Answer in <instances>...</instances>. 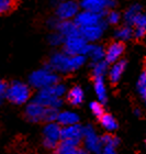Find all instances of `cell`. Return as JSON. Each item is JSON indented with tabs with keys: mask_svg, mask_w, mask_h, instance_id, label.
<instances>
[{
	"mask_svg": "<svg viewBox=\"0 0 146 154\" xmlns=\"http://www.w3.org/2000/svg\"><path fill=\"white\" fill-rule=\"evenodd\" d=\"M86 62V56L83 54L68 55L66 53H56L51 57L45 68L59 73H70L81 67Z\"/></svg>",
	"mask_w": 146,
	"mask_h": 154,
	"instance_id": "6da1fadb",
	"label": "cell"
},
{
	"mask_svg": "<svg viewBox=\"0 0 146 154\" xmlns=\"http://www.w3.org/2000/svg\"><path fill=\"white\" fill-rule=\"evenodd\" d=\"M66 91V88L62 84H54L51 86L41 88L34 101L38 103L44 107H53V108H59L63 105V99L60 97Z\"/></svg>",
	"mask_w": 146,
	"mask_h": 154,
	"instance_id": "7a4b0ae2",
	"label": "cell"
},
{
	"mask_svg": "<svg viewBox=\"0 0 146 154\" xmlns=\"http://www.w3.org/2000/svg\"><path fill=\"white\" fill-rule=\"evenodd\" d=\"M5 96L16 105H22L29 100L31 96V90L29 86L20 82H13L6 90Z\"/></svg>",
	"mask_w": 146,
	"mask_h": 154,
	"instance_id": "3957f363",
	"label": "cell"
},
{
	"mask_svg": "<svg viewBox=\"0 0 146 154\" xmlns=\"http://www.w3.org/2000/svg\"><path fill=\"white\" fill-rule=\"evenodd\" d=\"M63 44L64 53H66L68 55H86L89 53V50L91 46V44H88V42L81 35H74L65 38Z\"/></svg>",
	"mask_w": 146,
	"mask_h": 154,
	"instance_id": "277c9868",
	"label": "cell"
},
{
	"mask_svg": "<svg viewBox=\"0 0 146 154\" xmlns=\"http://www.w3.org/2000/svg\"><path fill=\"white\" fill-rule=\"evenodd\" d=\"M59 78L53 71H50L47 68L44 69H40V71H35L32 73L29 78V82L31 86L34 88H44V87L51 86L54 84H57Z\"/></svg>",
	"mask_w": 146,
	"mask_h": 154,
	"instance_id": "5b68a950",
	"label": "cell"
},
{
	"mask_svg": "<svg viewBox=\"0 0 146 154\" xmlns=\"http://www.w3.org/2000/svg\"><path fill=\"white\" fill-rule=\"evenodd\" d=\"M81 8L87 11L105 14L107 9H113L117 6L115 0H81Z\"/></svg>",
	"mask_w": 146,
	"mask_h": 154,
	"instance_id": "8992f818",
	"label": "cell"
},
{
	"mask_svg": "<svg viewBox=\"0 0 146 154\" xmlns=\"http://www.w3.org/2000/svg\"><path fill=\"white\" fill-rule=\"evenodd\" d=\"M103 17H105L103 13H97L84 10L83 12H78L75 16L74 22L78 28L95 26V24H100V22L103 20Z\"/></svg>",
	"mask_w": 146,
	"mask_h": 154,
	"instance_id": "52a82bcc",
	"label": "cell"
},
{
	"mask_svg": "<svg viewBox=\"0 0 146 154\" xmlns=\"http://www.w3.org/2000/svg\"><path fill=\"white\" fill-rule=\"evenodd\" d=\"M83 138H84V141H85V145H86L88 151L95 152V153L101 152L102 144H101V141H100V138L97 135L95 129L92 128L91 125L84 127Z\"/></svg>",
	"mask_w": 146,
	"mask_h": 154,
	"instance_id": "ba28073f",
	"label": "cell"
},
{
	"mask_svg": "<svg viewBox=\"0 0 146 154\" xmlns=\"http://www.w3.org/2000/svg\"><path fill=\"white\" fill-rule=\"evenodd\" d=\"M79 10V5L74 0H66L62 1L57 5L56 14L59 20H70L75 18Z\"/></svg>",
	"mask_w": 146,
	"mask_h": 154,
	"instance_id": "9c48e42d",
	"label": "cell"
},
{
	"mask_svg": "<svg viewBox=\"0 0 146 154\" xmlns=\"http://www.w3.org/2000/svg\"><path fill=\"white\" fill-rule=\"evenodd\" d=\"M105 28H107V22L103 19L100 22V24L79 28L80 35L83 36L87 42H96L97 40H99L102 36V33H103Z\"/></svg>",
	"mask_w": 146,
	"mask_h": 154,
	"instance_id": "30bf717a",
	"label": "cell"
},
{
	"mask_svg": "<svg viewBox=\"0 0 146 154\" xmlns=\"http://www.w3.org/2000/svg\"><path fill=\"white\" fill-rule=\"evenodd\" d=\"M79 139H63L59 143H57V146L55 149V152L58 154H84L87 153V151H83L79 149L80 144Z\"/></svg>",
	"mask_w": 146,
	"mask_h": 154,
	"instance_id": "8fae6325",
	"label": "cell"
},
{
	"mask_svg": "<svg viewBox=\"0 0 146 154\" xmlns=\"http://www.w3.org/2000/svg\"><path fill=\"white\" fill-rule=\"evenodd\" d=\"M124 48H124L123 42L117 41L111 43L108 46V48L105 50V61L108 62L109 64H113L114 62L119 61L120 57L122 56V54L124 53Z\"/></svg>",
	"mask_w": 146,
	"mask_h": 154,
	"instance_id": "7c38bea8",
	"label": "cell"
},
{
	"mask_svg": "<svg viewBox=\"0 0 146 154\" xmlns=\"http://www.w3.org/2000/svg\"><path fill=\"white\" fill-rule=\"evenodd\" d=\"M55 29L64 36V38H68V36L74 35H80L79 28L75 24V22L70 21V20H58L57 24L55 26Z\"/></svg>",
	"mask_w": 146,
	"mask_h": 154,
	"instance_id": "4fadbf2b",
	"label": "cell"
},
{
	"mask_svg": "<svg viewBox=\"0 0 146 154\" xmlns=\"http://www.w3.org/2000/svg\"><path fill=\"white\" fill-rule=\"evenodd\" d=\"M45 107L40 105L36 101L29 103L26 108V117L30 122H40L43 121V115H44Z\"/></svg>",
	"mask_w": 146,
	"mask_h": 154,
	"instance_id": "5bb4252c",
	"label": "cell"
},
{
	"mask_svg": "<svg viewBox=\"0 0 146 154\" xmlns=\"http://www.w3.org/2000/svg\"><path fill=\"white\" fill-rule=\"evenodd\" d=\"M84 127L78 123H74L69 125H64L60 130V140L63 139H83Z\"/></svg>",
	"mask_w": 146,
	"mask_h": 154,
	"instance_id": "9a60e30c",
	"label": "cell"
},
{
	"mask_svg": "<svg viewBox=\"0 0 146 154\" xmlns=\"http://www.w3.org/2000/svg\"><path fill=\"white\" fill-rule=\"evenodd\" d=\"M126 61L124 60H119V61L114 62L111 68L108 71L109 73V79L112 84L117 83L121 79V76L123 75L125 68H126Z\"/></svg>",
	"mask_w": 146,
	"mask_h": 154,
	"instance_id": "2e32d148",
	"label": "cell"
},
{
	"mask_svg": "<svg viewBox=\"0 0 146 154\" xmlns=\"http://www.w3.org/2000/svg\"><path fill=\"white\" fill-rule=\"evenodd\" d=\"M102 144V152L105 154H114L115 150L120 144V139L111 134H105L100 138Z\"/></svg>",
	"mask_w": 146,
	"mask_h": 154,
	"instance_id": "e0dca14e",
	"label": "cell"
},
{
	"mask_svg": "<svg viewBox=\"0 0 146 154\" xmlns=\"http://www.w3.org/2000/svg\"><path fill=\"white\" fill-rule=\"evenodd\" d=\"M60 130H62V127H60L58 122H48V125H45L44 130H43L44 138L51 139V140H54V141H59Z\"/></svg>",
	"mask_w": 146,
	"mask_h": 154,
	"instance_id": "ac0fdd59",
	"label": "cell"
},
{
	"mask_svg": "<svg viewBox=\"0 0 146 154\" xmlns=\"http://www.w3.org/2000/svg\"><path fill=\"white\" fill-rule=\"evenodd\" d=\"M95 93L100 103H107L108 96H107V88H105L103 77H95Z\"/></svg>",
	"mask_w": 146,
	"mask_h": 154,
	"instance_id": "d6986e66",
	"label": "cell"
},
{
	"mask_svg": "<svg viewBox=\"0 0 146 154\" xmlns=\"http://www.w3.org/2000/svg\"><path fill=\"white\" fill-rule=\"evenodd\" d=\"M84 97L83 89L79 86H75L67 94V101L73 106H78L84 101Z\"/></svg>",
	"mask_w": 146,
	"mask_h": 154,
	"instance_id": "ffe728a7",
	"label": "cell"
},
{
	"mask_svg": "<svg viewBox=\"0 0 146 154\" xmlns=\"http://www.w3.org/2000/svg\"><path fill=\"white\" fill-rule=\"evenodd\" d=\"M56 121L59 123L60 125H74V123H78L79 122V117L75 112L71 111H63V112H58L57 120Z\"/></svg>",
	"mask_w": 146,
	"mask_h": 154,
	"instance_id": "44dd1931",
	"label": "cell"
},
{
	"mask_svg": "<svg viewBox=\"0 0 146 154\" xmlns=\"http://www.w3.org/2000/svg\"><path fill=\"white\" fill-rule=\"evenodd\" d=\"M109 71V63L105 60H101L92 63V74L93 77H103Z\"/></svg>",
	"mask_w": 146,
	"mask_h": 154,
	"instance_id": "7402d4cb",
	"label": "cell"
},
{
	"mask_svg": "<svg viewBox=\"0 0 146 154\" xmlns=\"http://www.w3.org/2000/svg\"><path fill=\"white\" fill-rule=\"evenodd\" d=\"M100 123L107 131H115L117 129V120L109 113H103L100 117Z\"/></svg>",
	"mask_w": 146,
	"mask_h": 154,
	"instance_id": "603a6c76",
	"label": "cell"
},
{
	"mask_svg": "<svg viewBox=\"0 0 146 154\" xmlns=\"http://www.w3.org/2000/svg\"><path fill=\"white\" fill-rule=\"evenodd\" d=\"M140 12H142V7L140 5H133V6H131L129 9L125 11L124 13V21L129 24V26H132V23H133V20L135 19V17Z\"/></svg>",
	"mask_w": 146,
	"mask_h": 154,
	"instance_id": "cb8c5ba5",
	"label": "cell"
},
{
	"mask_svg": "<svg viewBox=\"0 0 146 154\" xmlns=\"http://www.w3.org/2000/svg\"><path fill=\"white\" fill-rule=\"evenodd\" d=\"M115 38L121 42L129 41L130 38H133V29L129 24L125 26H121L120 29H117V32H115Z\"/></svg>",
	"mask_w": 146,
	"mask_h": 154,
	"instance_id": "d4e9b609",
	"label": "cell"
},
{
	"mask_svg": "<svg viewBox=\"0 0 146 154\" xmlns=\"http://www.w3.org/2000/svg\"><path fill=\"white\" fill-rule=\"evenodd\" d=\"M89 55H90V57L93 62H98V61H101L105 58V50L102 48L101 45H93L91 44L90 46V50H89Z\"/></svg>",
	"mask_w": 146,
	"mask_h": 154,
	"instance_id": "484cf974",
	"label": "cell"
},
{
	"mask_svg": "<svg viewBox=\"0 0 146 154\" xmlns=\"http://www.w3.org/2000/svg\"><path fill=\"white\" fill-rule=\"evenodd\" d=\"M58 108H53V107H45L44 115H43V121L45 122H53L57 120L58 116Z\"/></svg>",
	"mask_w": 146,
	"mask_h": 154,
	"instance_id": "4316f807",
	"label": "cell"
},
{
	"mask_svg": "<svg viewBox=\"0 0 146 154\" xmlns=\"http://www.w3.org/2000/svg\"><path fill=\"white\" fill-rule=\"evenodd\" d=\"M17 6V0H0V16L11 12Z\"/></svg>",
	"mask_w": 146,
	"mask_h": 154,
	"instance_id": "83f0119b",
	"label": "cell"
},
{
	"mask_svg": "<svg viewBox=\"0 0 146 154\" xmlns=\"http://www.w3.org/2000/svg\"><path fill=\"white\" fill-rule=\"evenodd\" d=\"M105 20H107V23L112 24V26L117 24L121 20L120 13L114 11V10H111V11H109V12H105Z\"/></svg>",
	"mask_w": 146,
	"mask_h": 154,
	"instance_id": "f1b7e54d",
	"label": "cell"
},
{
	"mask_svg": "<svg viewBox=\"0 0 146 154\" xmlns=\"http://www.w3.org/2000/svg\"><path fill=\"white\" fill-rule=\"evenodd\" d=\"M90 110H91V112L96 116V117H98L100 118L103 113H105V109H103V106H102V103L100 101H92L90 103Z\"/></svg>",
	"mask_w": 146,
	"mask_h": 154,
	"instance_id": "f546056e",
	"label": "cell"
},
{
	"mask_svg": "<svg viewBox=\"0 0 146 154\" xmlns=\"http://www.w3.org/2000/svg\"><path fill=\"white\" fill-rule=\"evenodd\" d=\"M132 26H134L135 28H145L146 29V14L140 12L135 17V19L133 20Z\"/></svg>",
	"mask_w": 146,
	"mask_h": 154,
	"instance_id": "4dcf8cb0",
	"label": "cell"
},
{
	"mask_svg": "<svg viewBox=\"0 0 146 154\" xmlns=\"http://www.w3.org/2000/svg\"><path fill=\"white\" fill-rule=\"evenodd\" d=\"M64 40H65V38H64V36L62 35L59 32H58V33H54V34L50 35V38H48V41H50V43H51L52 45L63 44Z\"/></svg>",
	"mask_w": 146,
	"mask_h": 154,
	"instance_id": "1f68e13d",
	"label": "cell"
},
{
	"mask_svg": "<svg viewBox=\"0 0 146 154\" xmlns=\"http://www.w3.org/2000/svg\"><path fill=\"white\" fill-rule=\"evenodd\" d=\"M57 143L58 141H54V140H51V139L47 138H44V140H43V145L48 150H55L57 146Z\"/></svg>",
	"mask_w": 146,
	"mask_h": 154,
	"instance_id": "d6a6232c",
	"label": "cell"
},
{
	"mask_svg": "<svg viewBox=\"0 0 146 154\" xmlns=\"http://www.w3.org/2000/svg\"><path fill=\"white\" fill-rule=\"evenodd\" d=\"M146 35V29L145 28H135L133 30V36L137 40H141Z\"/></svg>",
	"mask_w": 146,
	"mask_h": 154,
	"instance_id": "836d02e7",
	"label": "cell"
},
{
	"mask_svg": "<svg viewBox=\"0 0 146 154\" xmlns=\"http://www.w3.org/2000/svg\"><path fill=\"white\" fill-rule=\"evenodd\" d=\"M137 89H138V94L143 97L144 99H146V84H142V85H137Z\"/></svg>",
	"mask_w": 146,
	"mask_h": 154,
	"instance_id": "e575fe53",
	"label": "cell"
},
{
	"mask_svg": "<svg viewBox=\"0 0 146 154\" xmlns=\"http://www.w3.org/2000/svg\"><path fill=\"white\" fill-rule=\"evenodd\" d=\"M7 88H8V85H7L6 82L0 80V96H5L6 95Z\"/></svg>",
	"mask_w": 146,
	"mask_h": 154,
	"instance_id": "d590c367",
	"label": "cell"
},
{
	"mask_svg": "<svg viewBox=\"0 0 146 154\" xmlns=\"http://www.w3.org/2000/svg\"><path fill=\"white\" fill-rule=\"evenodd\" d=\"M134 113H135V116H141V113H142V111H141V109H135L134 110Z\"/></svg>",
	"mask_w": 146,
	"mask_h": 154,
	"instance_id": "8d00e7d4",
	"label": "cell"
},
{
	"mask_svg": "<svg viewBox=\"0 0 146 154\" xmlns=\"http://www.w3.org/2000/svg\"><path fill=\"white\" fill-rule=\"evenodd\" d=\"M2 98H3V96H0V103H2Z\"/></svg>",
	"mask_w": 146,
	"mask_h": 154,
	"instance_id": "74e56055",
	"label": "cell"
},
{
	"mask_svg": "<svg viewBox=\"0 0 146 154\" xmlns=\"http://www.w3.org/2000/svg\"><path fill=\"white\" fill-rule=\"evenodd\" d=\"M145 101H146V99H145Z\"/></svg>",
	"mask_w": 146,
	"mask_h": 154,
	"instance_id": "f35d334b",
	"label": "cell"
}]
</instances>
